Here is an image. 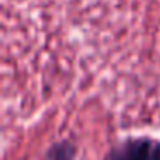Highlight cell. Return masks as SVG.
I'll use <instances>...</instances> for the list:
<instances>
[{
	"instance_id": "cell-2",
	"label": "cell",
	"mask_w": 160,
	"mask_h": 160,
	"mask_svg": "<svg viewBox=\"0 0 160 160\" xmlns=\"http://www.w3.org/2000/svg\"><path fill=\"white\" fill-rule=\"evenodd\" d=\"M42 160H78V146L69 138L57 139L45 150Z\"/></svg>"
},
{
	"instance_id": "cell-1",
	"label": "cell",
	"mask_w": 160,
	"mask_h": 160,
	"mask_svg": "<svg viewBox=\"0 0 160 160\" xmlns=\"http://www.w3.org/2000/svg\"><path fill=\"white\" fill-rule=\"evenodd\" d=\"M103 160H160V139L146 134L128 136L110 146Z\"/></svg>"
}]
</instances>
